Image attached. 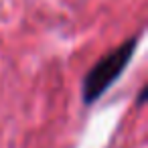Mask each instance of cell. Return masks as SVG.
Returning <instances> with one entry per match:
<instances>
[{"mask_svg": "<svg viewBox=\"0 0 148 148\" xmlns=\"http://www.w3.org/2000/svg\"><path fill=\"white\" fill-rule=\"evenodd\" d=\"M136 43L138 39H130L124 45L116 47L112 53H108L106 57H101L85 75L83 81V101L85 103H93L95 99H99L106 89L112 87V83L124 73V69L128 67L134 51H136Z\"/></svg>", "mask_w": 148, "mask_h": 148, "instance_id": "6da1fadb", "label": "cell"}]
</instances>
